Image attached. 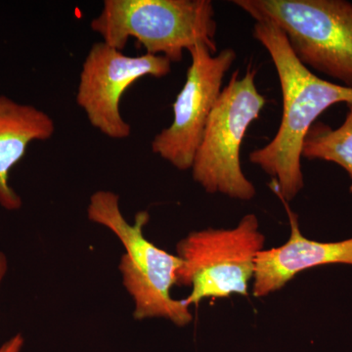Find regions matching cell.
Masks as SVG:
<instances>
[{
  "label": "cell",
  "mask_w": 352,
  "mask_h": 352,
  "mask_svg": "<svg viewBox=\"0 0 352 352\" xmlns=\"http://www.w3.org/2000/svg\"><path fill=\"white\" fill-rule=\"evenodd\" d=\"M188 52L191 64L173 104V122L151 143L155 155L182 171L191 170L208 118L221 94L224 78L237 59L232 48L214 54L204 44H197Z\"/></svg>",
  "instance_id": "cell-7"
},
{
  "label": "cell",
  "mask_w": 352,
  "mask_h": 352,
  "mask_svg": "<svg viewBox=\"0 0 352 352\" xmlns=\"http://www.w3.org/2000/svg\"><path fill=\"white\" fill-rule=\"evenodd\" d=\"M252 36L274 64L283 97L281 122L274 138L250 153L252 164L272 178L273 191L289 203L305 186L303 143L319 116L336 104H352V89L315 75L298 59L284 32L272 23L256 22Z\"/></svg>",
  "instance_id": "cell-1"
},
{
  "label": "cell",
  "mask_w": 352,
  "mask_h": 352,
  "mask_svg": "<svg viewBox=\"0 0 352 352\" xmlns=\"http://www.w3.org/2000/svg\"><path fill=\"white\" fill-rule=\"evenodd\" d=\"M7 270H8V261L7 256L3 252H0V285L6 277Z\"/></svg>",
  "instance_id": "cell-13"
},
{
  "label": "cell",
  "mask_w": 352,
  "mask_h": 352,
  "mask_svg": "<svg viewBox=\"0 0 352 352\" xmlns=\"http://www.w3.org/2000/svg\"><path fill=\"white\" fill-rule=\"evenodd\" d=\"M87 217L110 229L126 250L119 267L124 288L135 305L134 319L164 318L178 327L191 323L193 315L188 305L183 300H175L170 294L177 285L182 258L160 249L145 237L143 229L149 222V212H138L132 224L120 210L119 195L101 190L90 197Z\"/></svg>",
  "instance_id": "cell-3"
},
{
  "label": "cell",
  "mask_w": 352,
  "mask_h": 352,
  "mask_svg": "<svg viewBox=\"0 0 352 352\" xmlns=\"http://www.w3.org/2000/svg\"><path fill=\"white\" fill-rule=\"evenodd\" d=\"M254 78L252 68L241 78L239 71L233 73L208 118L191 168L193 179L208 194L240 201L256 196V187L243 173L240 157L245 132L266 104Z\"/></svg>",
  "instance_id": "cell-5"
},
{
  "label": "cell",
  "mask_w": 352,
  "mask_h": 352,
  "mask_svg": "<svg viewBox=\"0 0 352 352\" xmlns=\"http://www.w3.org/2000/svg\"><path fill=\"white\" fill-rule=\"evenodd\" d=\"M164 56L145 54L129 56L103 41L92 44L83 61L76 101L88 122L106 138H129L131 126L122 118V95L145 76L161 78L171 72Z\"/></svg>",
  "instance_id": "cell-8"
},
{
  "label": "cell",
  "mask_w": 352,
  "mask_h": 352,
  "mask_svg": "<svg viewBox=\"0 0 352 352\" xmlns=\"http://www.w3.org/2000/svg\"><path fill=\"white\" fill-rule=\"evenodd\" d=\"M265 237L256 214H245L231 229L193 231L176 245L182 266L178 286L191 287L185 305H198L205 298L247 296L254 279L256 259L264 250Z\"/></svg>",
  "instance_id": "cell-6"
},
{
  "label": "cell",
  "mask_w": 352,
  "mask_h": 352,
  "mask_svg": "<svg viewBox=\"0 0 352 352\" xmlns=\"http://www.w3.org/2000/svg\"><path fill=\"white\" fill-rule=\"evenodd\" d=\"M24 344V337L17 333L0 346V352H22Z\"/></svg>",
  "instance_id": "cell-12"
},
{
  "label": "cell",
  "mask_w": 352,
  "mask_h": 352,
  "mask_svg": "<svg viewBox=\"0 0 352 352\" xmlns=\"http://www.w3.org/2000/svg\"><path fill=\"white\" fill-rule=\"evenodd\" d=\"M55 122L41 109L0 95V206L7 210L22 207V199L10 186L9 176L34 141L54 135Z\"/></svg>",
  "instance_id": "cell-10"
},
{
  "label": "cell",
  "mask_w": 352,
  "mask_h": 352,
  "mask_svg": "<svg viewBox=\"0 0 352 352\" xmlns=\"http://www.w3.org/2000/svg\"><path fill=\"white\" fill-rule=\"evenodd\" d=\"M102 41L122 51L134 38L147 54L182 61L184 51L204 44L217 53V23L210 0H105L90 22Z\"/></svg>",
  "instance_id": "cell-2"
},
{
  "label": "cell",
  "mask_w": 352,
  "mask_h": 352,
  "mask_svg": "<svg viewBox=\"0 0 352 352\" xmlns=\"http://www.w3.org/2000/svg\"><path fill=\"white\" fill-rule=\"evenodd\" d=\"M302 157L338 164L352 182V104L346 120L337 129L315 122L303 143Z\"/></svg>",
  "instance_id": "cell-11"
},
{
  "label": "cell",
  "mask_w": 352,
  "mask_h": 352,
  "mask_svg": "<svg viewBox=\"0 0 352 352\" xmlns=\"http://www.w3.org/2000/svg\"><path fill=\"white\" fill-rule=\"evenodd\" d=\"M256 22L284 32L309 69L352 89V3L346 0H234Z\"/></svg>",
  "instance_id": "cell-4"
},
{
  "label": "cell",
  "mask_w": 352,
  "mask_h": 352,
  "mask_svg": "<svg viewBox=\"0 0 352 352\" xmlns=\"http://www.w3.org/2000/svg\"><path fill=\"white\" fill-rule=\"evenodd\" d=\"M288 214L291 235L284 245L258 252L256 259L252 295L270 296L279 291L298 273L317 266H352V238L339 242H318L302 235L298 214L282 201Z\"/></svg>",
  "instance_id": "cell-9"
}]
</instances>
